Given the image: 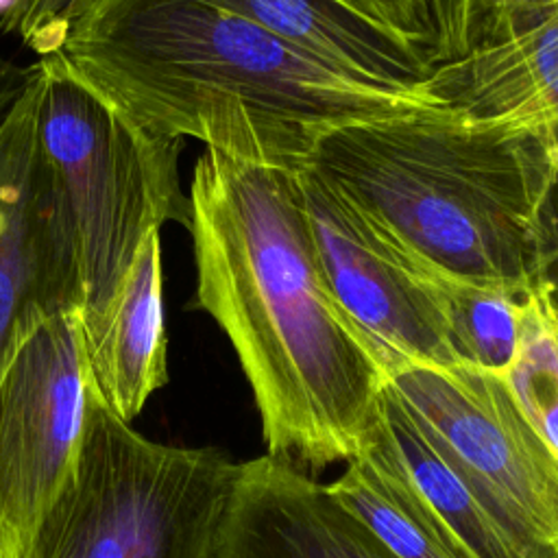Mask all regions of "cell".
Returning <instances> with one entry per match:
<instances>
[{
  "instance_id": "cell-16",
  "label": "cell",
  "mask_w": 558,
  "mask_h": 558,
  "mask_svg": "<svg viewBox=\"0 0 558 558\" xmlns=\"http://www.w3.org/2000/svg\"><path fill=\"white\" fill-rule=\"evenodd\" d=\"M327 488L395 558H456L368 458L344 462V471Z\"/></svg>"
},
{
  "instance_id": "cell-22",
  "label": "cell",
  "mask_w": 558,
  "mask_h": 558,
  "mask_svg": "<svg viewBox=\"0 0 558 558\" xmlns=\"http://www.w3.org/2000/svg\"><path fill=\"white\" fill-rule=\"evenodd\" d=\"M15 2H17V0H0V15L4 17V15L15 7Z\"/></svg>"
},
{
  "instance_id": "cell-11",
  "label": "cell",
  "mask_w": 558,
  "mask_h": 558,
  "mask_svg": "<svg viewBox=\"0 0 558 558\" xmlns=\"http://www.w3.org/2000/svg\"><path fill=\"white\" fill-rule=\"evenodd\" d=\"M357 456L386 473L456 558H534L438 456L388 384Z\"/></svg>"
},
{
  "instance_id": "cell-13",
  "label": "cell",
  "mask_w": 558,
  "mask_h": 558,
  "mask_svg": "<svg viewBox=\"0 0 558 558\" xmlns=\"http://www.w3.org/2000/svg\"><path fill=\"white\" fill-rule=\"evenodd\" d=\"M83 349L94 397L126 423L166 386L168 338L159 231L142 244L107 316L83 336Z\"/></svg>"
},
{
  "instance_id": "cell-3",
  "label": "cell",
  "mask_w": 558,
  "mask_h": 558,
  "mask_svg": "<svg viewBox=\"0 0 558 558\" xmlns=\"http://www.w3.org/2000/svg\"><path fill=\"white\" fill-rule=\"evenodd\" d=\"M303 163L438 268L517 296L543 277L558 177L541 129L427 107L329 129Z\"/></svg>"
},
{
  "instance_id": "cell-15",
  "label": "cell",
  "mask_w": 558,
  "mask_h": 558,
  "mask_svg": "<svg viewBox=\"0 0 558 558\" xmlns=\"http://www.w3.org/2000/svg\"><path fill=\"white\" fill-rule=\"evenodd\" d=\"M501 379L558 458V305L541 283L523 299L519 349Z\"/></svg>"
},
{
  "instance_id": "cell-12",
  "label": "cell",
  "mask_w": 558,
  "mask_h": 558,
  "mask_svg": "<svg viewBox=\"0 0 558 558\" xmlns=\"http://www.w3.org/2000/svg\"><path fill=\"white\" fill-rule=\"evenodd\" d=\"M355 78L421 94L432 63L405 37L342 0H205Z\"/></svg>"
},
{
  "instance_id": "cell-5",
  "label": "cell",
  "mask_w": 558,
  "mask_h": 558,
  "mask_svg": "<svg viewBox=\"0 0 558 558\" xmlns=\"http://www.w3.org/2000/svg\"><path fill=\"white\" fill-rule=\"evenodd\" d=\"M240 462L157 442L92 392L74 471L17 558H211Z\"/></svg>"
},
{
  "instance_id": "cell-2",
  "label": "cell",
  "mask_w": 558,
  "mask_h": 558,
  "mask_svg": "<svg viewBox=\"0 0 558 558\" xmlns=\"http://www.w3.org/2000/svg\"><path fill=\"white\" fill-rule=\"evenodd\" d=\"M57 52L142 129L268 163H303L340 124L436 107L205 0H85Z\"/></svg>"
},
{
  "instance_id": "cell-18",
  "label": "cell",
  "mask_w": 558,
  "mask_h": 558,
  "mask_svg": "<svg viewBox=\"0 0 558 558\" xmlns=\"http://www.w3.org/2000/svg\"><path fill=\"white\" fill-rule=\"evenodd\" d=\"M475 4L477 0H425L432 26V65L451 61L466 50Z\"/></svg>"
},
{
  "instance_id": "cell-4",
  "label": "cell",
  "mask_w": 558,
  "mask_h": 558,
  "mask_svg": "<svg viewBox=\"0 0 558 558\" xmlns=\"http://www.w3.org/2000/svg\"><path fill=\"white\" fill-rule=\"evenodd\" d=\"M37 72V135L68 214L87 336L107 316L146 238L166 222L187 229L181 140L135 124L59 52L39 57Z\"/></svg>"
},
{
  "instance_id": "cell-19",
  "label": "cell",
  "mask_w": 558,
  "mask_h": 558,
  "mask_svg": "<svg viewBox=\"0 0 558 558\" xmlns=\"http://www.w3.org/2000/svg\"><path fill=\"white\" fill-rule=\"evenodd\" d=\"M355 11L373 17L386 28L412 41L427 59L432 50V26L425 0H342Z\"/></svg>"
},
{
  "instance_id": "cell-17",
  "label": "cell",
  "mask_w": 558,
  "mask_h": 558,
  "mask_svg": "<svg viewBox=\"0 0 558 558\" xmlns=\"http://www.w3.org/2000/svg\"><path fill=\"white\" fill-rule=\"evenodd\" d=\"M85 0H17L2 17L4 33H17L39 57L57 52L70 20Z\"/></svg>"
},
{
  "instance_id": "cell-6",
  "label": "cell",
  "mask_w": 558,
  "mask_h": 558,
  "mask_svg": "<svg viewBox=\"0 0 558 558\" xmlns=\"http://www.w3.org/2000/svg\"><path fill=\"white\" fill-rule=\"evenodd\" d=\"M386 384L438 456L534 558H558V458L499 375L395 362Z\"/></svg>"
},
{
  "instance_id": "cell-1",
  "label": "cell",
  "mask_w": 558,
  "mask_h": 558,
  "mask_svg": "<svg viewBox=\"0 0 558 558\" xmlns=\"http://www.w3.org/2000/svg\"><path fill=\"white\" fill-rule=\"evenodd\" d=\"M296 166L205 148L187 231L194 305L240 362L266 453L316 473L357 456L388 373L327 283Z\"/></svg>"
},
{
  "instance_id": "cell-9",
  "label": "cell",
  "mask_w": 558,
  "mask_h": 558,
  "mask_svg": "<svg viewBox=\"0 0 558 558\" xmlns=\"http://www.w3.org/2000/svg\"><path fill=\"white\" fill-rule=\"evenodd\" d=\"M37 85L35 70L0 109V371L31 318L81 305L68 214L37 135Z\"/></svg>"
},
{
  "instance_id": "cell-14",
  "label": "cell",
  "mask_w": 558,
  "mask_h": 558,
  "mask_svg": "<svg viewBox=\"0 0 558 558\" xmlns=\"http://www.w3.org/2000/svg\"><path fill=\"white\" fill-rule=\"evenodd\" d=\"M412 257L460 362L501 377L519 349L525 296L462 279L423 259L416 251Z\"/></svg>"
},
{
  "instance_id": "cell-10",
  "label": "cell",
  "mask_w": 558,
  "mask_h": 558,
  "mask_svg": "<svg viewBox=\"0 0 558 558\" xmlns=\"http://www.w3.org/2000/svg\"><path fill=\"white\" fill-rule=\"evenodd\" d=\"M211 558H395L312 473L272 456L240 462Z\"/></svg>"
},
{
  "instance_id": "cell-7",
  "label": "cell",
  "mask_w": 558,
  "mask_h": 558,
  "mask_svg": "<svg viewBox=\"0 0 558 558\" xmlns=\"http://www.w3.org/2000/svg\"><path fill=\"white\" fill-rule=\"evenodd\" d=\"M92 397L78 307L31 318L0 371V551L17 558L70 480Z\"/></svg>"
},
{
  "instance_id": "cell-20",
  "label": "cell",
  "mask_w": 558,
  "mask_h": 558,
  "mask_svg": "<svg viewBox=\"0 0 558 558\" xmlns=\"http://www.w3.org/2000/svg\"><path fill=\"white\" fill-rule=\"evenodd\" d=\"M35 63L20 65L0 52V109L13 102L28 87V83L35 76Z\"/></svg>"
},
{
  "instance_id": "cell-8",
  "label": "cell",
  "mask_w": 558,
  "mask_h": 558,
  "mask_svg": "<svg viewBox=\"0 0 558 558\" xmlns=\"http://www.w3.org/2000/svg\"><path fill=\"white\" fill-rule=\"evenodd\" d=\"M296 179L327 283L386 371L395 362L464 366L410 246L312 166L299 163Z\"/></svg>"
},
{
  "instance_id": "cell-23",
  "label": "cell",
  "mask_w": 558,
  "mask_h": 558,
  "mask_svg": "<svg viewBox=\"0 0 558 558\" xmlns=\"http://www.w3.org/2000/svg\"><path fill=\"white\" fill-rule=\"evenodd\" d=\"M0 558H4V556H2V551H0Z\"/></svg>"
},
{
  "instance_id": "cell-21",
  "label": "cell",
  "mask_w": 558,
  "mask_h": 558,
  "mask_svg": "<svg viewBox=\"0 0 558 558\" xmlns=\"http://www.w3.org/2000/svg\"><path fill=\"white\" fill-rule=\"evenodd\" d=\"M545 135H547V142H549V155H551V161H554V168H556V177H558V124L547 126Z\"/></svg>"
}]
</instances>
